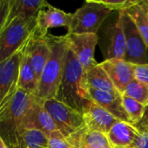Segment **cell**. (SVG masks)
I'll return each instance as SVG.
<instances>
[{
    "label": "cell",
    "mask_w": 148,
    "mask_h": 148,
    "mask_svg": "<svg viewBox=\"0 0 148 148\" xmlns=\"http://www.w3.org/2000/svg\"><path fill=\"white\" fill-rule=\"evenodd\" d=\"M83 75V69L69 45L62 79L55 99L82 114L87 103L92 100L84 87Z\"/></svg>",
    "instance_id": "obj_1"
},
{
    "label": "cell",
    "mask_w": 148,
    "mask_h": 148,
    "mask_svg": "<svg viewBox=\"0 0 148 148\" xmlns=\"http://www.w3.org/2000/svg\"><path fill=\"white\" fill-rule=\"evenodd\" d=\"M32 95L18 89L0 110V136L8 148H24L25 116Z\"/></svg>",
    "instance_id": "obj_2"
},
{
    "label": "cell",
    "mask_w": 148,
    "mask_h": 148,
    "mask_svg": "<svg viewBox=\"0 0 148 148\" xmlns=\"http://www.w3.org/2000/svg\"><path fill=\"white\" fill-rule=\"evenodd\" d=\"M46 38L49 44L50 55L44 66L35 94L36 97L42 101L56 97L69 49L66 36H56L48 33Z\"/></svg>",
    "instance_id": "obj_3"
},
{
    "label": "cell",
    "mask_w": 148,
    "mask_h": 148,
    "mask_svg": "<svg viewBox=\"0 0 148 148\" xmlns=\"http://www.w3.org/2000/svg\"><path fill=\"white\" fill-rule=\"evenodd\" d=\"M98 45L105 60L123 59L126 52L125 35L121 10H113L103 21L97 33Z\"/></svg>",
    "instance_id": "obj_4"
},
{
    "label": "cell",
    "mask_w": 148,
    "mask_h": 148,
    "mask_svg": "<svg viewBox=\"0 0 148 148\" xmlns=\"http://www.w3.org/2000/svg\"><path fill=\"white\" fill-rule=\"evenodd\" d=\"M36 17L17 16L0 31V62L5 61L20 49L36 30Z\"/></svg>",
    "instance_id": "obj_5"
},
{
    "label": "cell",
    "mask_w": 148,
    "mask_h": 148,
    "mask_svg": "<svg viewBox=\"0 0 148 148\" xmlns=\"http://www.w3.org/2000/svg\"><path fill=\"white\" fill-rule=\"evenodd\" d=\"M112 11L96 0H88L72 14L67 34H96L103 21Z\"/></svg>",
    "instance_id": "obj_6"
},
{
    "label": "cell",
    "mask_w": 148,
    "mask_h": 148,
    "mask_svg": "<svg viewBox=\"0 0 148 148\" xmlns=\"http://www.w3.org/2000/svg\"><path fill=\"white\" fill-rule=\"evenodd\" d=\"M43 106L56 123L57 129L65 138L85 126L83 115L81 113L55 98L43 101Z\"/></svg>",
    "instance_id": "obj_7"
},
{
    "label": "cell",
    "mask_w": 148,
    "mask_h": 148,
    "mask_svg": "<svg viewBox=\"0 0 148 148\" xmlns=\"http://www.w3.org/2000/svg\"><path fill=\"white\" fill-rule=\"evenodd\" d=\"M25 45L13 56L0 62V110L11 101L18 91L19 69Z\"/></svg>",
    "instance_id": "obj_8"
},
{
    "label": "cell",
    "mask_w": 148,
    "mask_h": 148,
    "mask_svg": "<svg viewBox=\"0 0 148 148\" xmlns=\"http://www.w3.org/2000/svg\"><path fill=\"white\" fill-rule=\"evenodd\" d=\"M121 15L126 41L124 60L134 65L147 64L148 49L140 33L126 10H121Z\"/></svg>",
    "instance_id": "obj_9"
},
{
    "label": "cell",
    "mask_w": 148,
    "mask_h": 148,
    "mask_svg": "<svg viewBox=\"0 0 148 148\" xmlns=\"http://www.w3.org/2000/svg\"><path fill=\"white\" fill-rule=\"evenodd\" d=\"M69 48L86 72L98 64L95 59V49L98 43L96 34H66Z\"/></svg>",
    "instance_id": "obj_10"
},
{
    "label": "cell",
    "mask_w": 148,
    "mask_h": 148,
    "mask_svg": "<svg viewBox=\"0 0 148 148\" xmlns=\"http://www.w3.org/2000/svg\"><path fill=\"white\" fill-rule=\"evenodd\" d=\"M25 129H35L42 132L48 137L57 127L43 106V101L32 95L29 108L25 116Z\"/></svg>",
    "instance_id": "obj_11"
},
{
    "label": "cell",
    "mask_w": 148,
    "mask_h": 148,
    "mask_svg": "<svg viewBox=\"0 0 148 148\" xmlns=\"http://www.w3.org/2000/svg\"><path fill=\"white\" fill-rule=\"evenodd\" d=\"M25 53L39 82L44 66L50 55V48L46 36H41L36 31L26 43Z\"/></svg>",
    "instance_id": "obj_12"
},
{
    "label": "cell",
    "mask_w": 148,
    "mask_h": 148,
    "mask_svg": "<svg viewBox=\"0 0 148 148\" xmlns=\"http://www.w3.org/2000/svg\"><path fill=\"white\" fill-rule=\"evenodd\" d=\"M118 92L123 95L126 88L134 79V64L123 59H109L100 63Z\"/></svg>",
    "instance_id": "obj_13"
},
{
    "label": "cell",
    "mask_w": 148,
    "mask_h": 148,
    "mask_svg": "<svg viewBox=\"0 0 148 148\" xmlns=\"http://www.w3.org/2000/svg\"><path fill=\"white\" fill-rule=\"evenodd\" d=\"M82 115L85 126L89 131L101 133L106 135L111 127L119 121L111 114L92 100L87 103Z\"/></svg>",
    "instance_id": "obj_14"
},
{
    "label": "cell",
    "mask_w": 148,
    "mask_h": 148,
    "mask_svg": "<svg viewBox=\"0 0 148 148\" xmlns=\"http://www.w3.org/2000/svg\"><path fill=\"white\" fill-rule=\"evenodd\" d=\"M141 137L134 124L117 121L107 134V139L111 148H136Z\"/></svg>",
    "instance_id": "obj_15"
},
{
    "label": "cell",
    "mask_w": 148,
    "mask_h": 148,
    "mask_svg": "<svg viewBox=\"0 0 148 148\" xmlns=\"http://www.w3.org/2000/svg\"><path fill=\"white\" fill-rule=\"evenodd\" d=\"M72 19V13L65 12L49 3L42 9L36 15V33L46 36L48 29L56 27H69Z\"/></svg>",
    "instance_id": "obj_16"
},
{
    "label": "cell",
    "mask_w": 148,
    "mask_h": 148,
    "mask_svg": "<svg viewBox=\"0 0 148 148\" xmlns=\"http://www.w3.org/2000/svg\"><path fill=\"white\" fill-rule=\"evenodd\" d=\"M88 92L93 101L103 108L115 119L121 121H125L132 124L123 107L122 95L110 94L94 89H88Z\"/></svg>",
    "instance_id": "obj_17"
},
{
    "label": "cell",
    "mask_w": 148,
    "mask_h": 148,
    "mask_svg": "<svg viewBox=\"0 0 148 148\" xmlns=\"http://www.w3.org/2000/svg\"><path fill=\"white\" fill-rule=\"evenodd\" d=\"M66 140L73 148H111L106 134L89 131L86 126Z\"/></svg>",
    "instance_id": "obj_18"
},
{
    "label": "cell",
    "mask_w": 148,
    "mask_h": 148,
    "mask_svg": "<svg viewBox=\"0 0 148 148\" xmlns=\"http://www.w3.org/2000/svg\"><path fill=\"white\" fill-rule=\"evenodd\" d=\"M83 83L87 91L94 89L110 94H120L100 63L84 72Z\"/></svg>",
    "instance_id": "obj_19"
},
{
    "label": "cell",
    "mask_w": 148,
    "mask_h": 148,
    "mask_svg": "<svg viewBox=\"0 0 148 148\" xmlns=\"http://www.w3.org/2000/svg\"><path fill=\"white\" fill-rule=\"evenodd\" d=\"M48 4L49 3L45 0H10V9L6 24L17 16L36 17L38 12Z\"/></svg>",
    "instance_id": "obj_20"
},
{
    "label": "cell",
    "mask_w": 148,
    "mask_h": 148,
    "mask_svg": "<svg viewBox=\"0 0 148 148\" xmlns=\"http://www.w3.org/2000/svg\"><path fill=\"white\" fill-rule=\"evenodd\" d=\"M126 12L135 23L148 49V3L147 0L140 2L126 10Z\"/></svg>",
    "instance_id": "obj_21"
},
{
    "label": "cell",
    "mask_w": 148,
    "mask_h": 148,
    "mask_svg": "<svg viewBox=\"0 0 148 148\" xmlns=\"http://www.w3.org/2000/svg\"><path fill=\"white\" fill-rule=\"evenodd\" d=\"M37 86H38V81L30 66L29 60L24 49L23 56L19 69L18 89H21L29 95H35L37 89Z\"/></svg>",
    "instance_id": "obj_22"
},
{
    "label": "cell",
    "mask_w": 148,
    "mask_h": 148,
    "mask_svg": "<svg viewBox=\"0 0 148 148\" xmlns=\"http://www.w3.org/2000/svg\"><path fill=\"white\" fill-rule=\"evenodd\" d=\"M123 95L134 99L144 106H148V86L134 79L126 88Z\"/></svg>",
    "instance_id": "obj_23"
},
{
    "label": "cell",
    "mask_w": 148,
    "mask_h": 148,
    "mask_svg": "<svg viewBox=\"0 0 148 148\" xmlns=\"http://www.w3.org/2000/svg\"><path fill=\"white\" fill-rule=\"evenodd\" d=\"M122 101H123V107L127 114L132 124L135 125L142 119L145 111H146V106L142 105L141 103L134 101L132 98H129L126 95H122Z\"/></svg>",
    "instance_id": "obj_24"
},
{
    "label": "cell",
    "mask_w": 148,
    "mask_h": 148,
    "mask_svg": "<svg viewBox=\"0 0 148 148\" xmlns=\"http://www.w3.org/2000/svg\"><path fill=\"white\" fill-rule=\"evenodd\" d=\"M48 136L42 132L28 129L24 134V148H49Z\"/></svg>",
    "instance_id": "obj_25"
},
{
    "label": "cell",
    "mask_w": 148,
    "mask_h": 148,
    "mask_svg": "<svg viewBox=\"0 0 148 148\" xmlns=\"http://www.w3.org/2000/svg\"><path fill=\"white\" fill-rule=\"evenodd\" d=\"M111 10H126L137 4L140 0H96Z\"/></svg>",
    "instance_id": "obj_26"
},
{
    "label": "cell",
    "mask_w": 148,
    "mask_h": 148,
    "mask_svg": "<svg viewBox=\"0 0 148 148\" xmlns=\"http://www.w3.org/2000/svg\"><path fill=\"white\" fill-rule=\"evenodd\" d=\"M48 139L49 148H73L59 130L53 132Z\"/></svg>",
    "instance_id": "obj_27"
},
{
    "label": "cell",
    "mask_w": 148,
    "mask_h": 148,
    "mask_svg": "<svg viewBox=\"0 0 148 148\" xmlns=\"http://www.w3.org/2000/svg\"><path fill=\"white\" fill-rule=\"evenodd\" d=\"M134 79L148 86V63L142 65H134Z\"/></svg>",
    "instance_id": "obj_28"
},
{
    "label": "cell",
    "mask_w": 148,
    "mask_h": 148,
    "mask_svg": "<svg viewBox=\"0 0 148 148\" xmlns=\"http://www.w3.org/2000/svg\"><path fill=\"white\" fill-rule=\"evenodd\" d=\"M10 9V0H0V31L4 28Z\"/></svg>",
    "instance_id": "obj_29"
},
{
    "label": "cell",
    "mask_w": 148,
    "mask_h": 148,
    "mask_svg": "<svg viewBox=\"0 0 148 148\" xmlns=\"http://www.w3.org/2000/svg\"><path fill=\"white\" fill-rule=\"evenodd\" d=\"M134 127L140 132H147L148 133V106L146 108L145 114L142 117V119L134 125Z\"/></svg>",
    "instance_id": "obj_30"
},
{
    "label": "cell",
    "mask_w": 148,
    "mask_h": 148,
    "mask_svg": "<svg viewBox=\"0 0 148 148\" xmlns=\"http://www.w3.org/2000/svg\"><path fill=\"white\" fill-rule=\"evenodd\" d=\"M136 148H148V133L141 132V137Z\"/></svg>",
    "instance_id": "obj_31"
},
{
    "label": "cell",
    "mask_w": 148,
    "mask_h": 148,
    "mask_svg": "<svg viewBox=\"0 0 148 148\" xmlns=\"http://www.w3.org/2000/svg\"><path fill=\"white\" fill-rule=\"evenodd\" d=\"M0 148H8L6 144L4 143V141L3 140V139L1 138V136H0Z\"/></svg>",
    "instance_id": "obj_32"
},
{
    "label": "cell",
    "mask_w": 148,
    "mask_h": 148,
    "mask_svg": "<svg viewBox=\"0 0 148 148\" xmlns=\"http://www.w3.org/2000/svg\"><path fill=\"white\" fill-rule=\"evenodd\" d=\"M147 3H148V0H147Z\"/></svg>",
    "instance_id": "obj_33"
}]
</instances>
